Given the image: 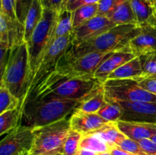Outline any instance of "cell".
<instances>
[{"instance_id": "30bf717a", "label": "cell", "mask_w": 156, "mask_h": 155, "mask_svg": "<svg viewBox=\"0 0 156 155\" xmlns=\"http://www.w3.org/2000/svg\"><path fill=\"white\" fill-rule=\"evenodd\" d=\"M34 141V129L19 125L2 139L0 155H30Z\"/></svg>"}, {"instance_id": "f35d334b", "label": "cell", "mask_w": 156, "mask_h": 155, "mask_svg": "<svg viewBox=\"0 0 156 155\" xmlns=\"http://www.w3.org/2000/svg\"><path fill=\"white\" fill-rule=\"evenodd\" d=\"M142 147L150 155H156V143L151 139H144L137 141Z\"/></svg>"}, {"instance_id": "f546056e", "label": "cell", "mask_w": 156, "mask_h": 155, "mask_svg": "<svg viewBox=\"0 0 156 155\" xmlns=\"http://www.w3.org/2000/svg\"><path fill=\"white\" fill-rule=\"evenodd\" d=\"M82 134L76 132L74 130H70L69 133L67 135L65 140L63 146L64 155H76L79 150L81 140L82 138Z\"/></svg>"}, {"instance_id": "2e32d148", "label": "cell", "mask_w": 156, "mask_h": 155, "mask_svg": "<svg viewBox=\"0 0 156 155\" xmlns=\"http://www.w3.org/2000/svg\"><path fill=\"white\" fill-rule=\"evenodd\" d=\"M108 122L98 113H87L76 110L70 116L72 130L82 135L89 134Z\"/></svg>"}, {"instance_id": "5b68a950", "label": "cell", "mask_w": 156, "mask_h": 155, "mask_svg": "<svg viewBox=\"0 0 156 155\" xmlns=\"http://www.w3.org/2000/svg\"><path fill=\"white\" fill-rule=\"evenodd\" d=\"M58 14L54 11L44 9L42 18L27 43L30 62L29 85L41 59L53 43V36Z\"/></svg>"}, {"instance_id": "484cf974", "label": "cell", "mask_w": 156, "mask_h": 155, "mask_svg": "<svg viewBox=\"0 0 156 155\" xmlns=\"http://www.w3.org/2000/svg\"><path fill=\"white\" fill-rule=\"evenodd\" d=\"M79 149H85L99 153L110 151L111 147L98 135L94 134H86L82 135Z\"/></svg>"}, {"instance_id": "1f68e13d", "label": "cell", "mask_w": 156, "mask_h": 155, "mask_svg": "<svg viewBox=\"0 0 156 155\" xmlns=\"http://www.w3.org/2000/svg\"><path fill=\"white\" fill-rule=\"evenodd\" d=\"M119 147L135 155H150L140 146L137 141L126 138L119 144Z\"/></svg>"}, {"instance_id": "681fc988", "label": "cell", "mask_w": 156, "mask_h": 155, "mask_svg": "<svg viewBox=\"0 0 156 155\" xmlns=\"http://www.w3.org/2000/svg\"><path fill=\"white\" fill-rule=\"evenodd\" d=\"M155 125H156V122H155Z\"/></svg>"}, {"instance_id": "d6a6232c", "label": "cell", "mask_w": 156, "mask_h": 155, "mask_svg": "<svg viewBox=\"0 0 156 155\" xmlns=\"http://www.w3.org/2000/svg\"><path fill=\"white\" fill-rule=\"evenodd\" d=\"M125 0H101L98 2V15L107 17L118 5Z\"/></svg>"}, {"instance_id": "f6af8a7d", "label": "cell", "mask_w": 156, "mask_h": 155, "mask_svg": "<svg viewBox=\"0 0 156 155\" xmlns=\"http://www.w3.org/2000/svg\"><path fill=\"white\" fill-rule=\"evenodd\" d=\"M151 140H152V141H153L155 143H156V135H154V136L151 138Z\"/></svg>"}, {"instance_id": "bcb514c9", "label": "cell", "mask_w": 156, "mask_h": 155, "mask_svg": "<svg viewBox=\"0 0 156 155\" xmlns=\"http://www.w3.org/2000/svg\"><path fill=\"white\" fill-rule=\"evenodd\" d=\"M46 155H64L63 153H56V154H46Z\"/></svg>"}, {"instance_id": "e575fe53", "label": "cell", "mask_w": 156, "mask_h": 155, "mask_svg": "<svg viewBox=\"0 0 156 155\" xmlns=\"http://www.w3.org/2000/svg\"><path fill=\"white\" fill-rule=\"evenodd\" d=\"M0 45L10 48V33L5 18L0 13Z\"/></svg>"}, {"instance_id": "603a6c76", "label": "cell", "mask_w": 156, "mask_h": 155, "mask_svg": "<svg viewBox=\"0 0 156 155\" xmlns=\"http://www.w3.org/2000/svg\"><path fill=\"white\" fill-rule=\"evenodd\" d=\"M22 106L0 113V133L1 135L9 133L21 123Z\"/></svg>"}, {"instance_id": "f1b7e54d", "label": "cell", "mask_w": 156, "mask_h": 155, "mask_svg": "<svg viewBox=\"0 0 156 155\" xmlns=\"http://www.w3.org/2000/svg\"><path fill=\"white\" fill-rule=\"evenodd\" d=\"M22 106L20 99L12 94V93L1 83L0 85V113L5 111L14 109L18 106Z\"/></svg>"}, {"instance_id": "52a82bcc", "label": "cell", "mask_w": 156, "mask_h": 155, "mask_svg": "<svg viewBox=\"0 0 156 155\" xmlns=\"http://www.w3.org/2000/svg\"><path fill=\"white\" fill-rule=\"evenodd\" d=\"M103 88L107 101L156 103V95L143 89L133 79H108Z\"/></svg>"}, {"instance_id": "ba28073f", "label": "cell", "mask_w": 156, "mask_h": 155, "mask_svg": "<svg viewBox=\"0 0 156 155\" xmlns=\"http://www.w3.org/2000/svg\"><path fill=\"white\" fill-rule=\"evenodd\" d=\"M73 41V33L68 35L59 37L56 39L50 48L47 50L45 54L41 59L33 78L31 79L30 85H29L28 91H27L26 97H28L38 85L49 75L51 72L55 71L57 67L59 61L63 56L64 53L67 50ZM24 98V100H25ZM24 103V102H23Z\"/></svg>"}, {"instance_id": "7c38bea8", "label": "cell", "mask_w": 156, "mask_h": 155, "mask_svg": "<svg viewBox=\"0 0 156 155\" xmlns=\"http://www.w3.org/2000/svg\"><path fill=\"white\" fill-rule=\"evenodd\" d=\"M123 108L124 113L121 120L129 122L155 123L156 122L155 102H118Z\"/></svg>"}, {"instance_id": "e0dca14e", "label": "cell", "mask_w": 156, "mask_h": 155, "mask_svg": "<svg viewBox=\"0 0 156 155\" xmlns=\"http://www.w3.org/2000/svg\"><path fill=\"white\" fill-rule=\"evenodd\" d=\"M130 3L138 25L153 24L156 25V8L154 0H128Z\"/></svg>"}, {"instance_id": "d6986e66", "label": "cell", "mask_w": 156, "mask_h": 155, "mask_svg": "<svg viewBox=\"0 0 156 155\" xmlns=\"http://www.w3.org/2000/svg\"><path fill=\"white\" fill-rule=\"evenodd\" d=\"M107 17L116 26L127 25V24L138 25L135 14L128 0H125L118 5Z\"/></svg>"}, {"instance_id": "7bdbcfd3", "label": "cell", "mask_w": 156, "mask_h": 155, "mask_svg": "<svg viewBox=\"0 0 156 155\" xmlns=\"http://www.w3.org/2000/svg\"><path fill=\"white\" fill-rule=\"evenodd\" d=\"M76 0H64L63 1V4H62V9H66V8L67 7V6L69 5H70L71 3L74 2H76Z\"/></svg>"}, {"instance_id": "d590c367", "label": "cell", "mask_w": 156, "mask_h": 155, "mask_svg": "<svg viewBox=\"0 0 156 155\" xmlns=\"http://www.w3.org/2000/svg\"><path fill=\"white\" fill-rule=\"evenodd\" d=\"M136 81L143 89L156 95V75L141 77Z\"/></svg>"}, {"instance_id": "ac0fdd59", "label": "cell", "mask_w": 156, "mask_h": 155, "mask_svg": "<svg viewBox=\"0 0 156 155\" xmlns=\"http://www.w3.org/2000/svg\"><path fill=\"white\" fill-rule=\"evenodd\" d=\"M106 103L105 91L103 84H101L81 101L76 110L87 113H97Z\"/></svg>"}, {"instance_id": "c3c4849f", "label": "cell", "mask_w": 156, "mask_h": 155, "mask_svg": "<svg viewBox=\"0 0 156 155\" xmlns=\"http://www.w3.org/2000/svg\"><path fill=\"white\" fill-rule=\"evenodd\" d=\"M155 19H156V12H155Z\"/></svg>"}, {"instance_id": "cb8c5ba5", "label": "cell", "mask_w": 156, "mask_h": 155, "mask_svg": "<svg viewBox=\"0 0 156 155\" xmlns=\"http://www.w3.org/2000/svg\"><path fill=\"white\" fill-rule=\"evenodd\" d=\"M73 32V12L66 9H62L58 14L57 21L53 36V42L58 38L69 34Z\"/></svg>"}, {"instance_id": "8992f818", "label": "cell", "mask_w": 156, "mask_h": 155, "mask_svg": "<svg viewBox=\"0 0 156 155\" xmlns=\"http://www.w3.org/2000/svg\"><path fill=\"white\" fill-rule=\"evenodd\" d=\"M70 116L33 129L34 141L30 155L63 153L64 142L71 130Z\"/></svg>"}, {"instance_id": "7402d4cb", "label": "cell", "mask_w": 156, "mask_h": 155, "mask_svg": "<svg viewBox=\"0 0 156 155\" xmlns=\"http://www.w3.org/2000/svg\"><path fill=\"white\" fill-rule=\"evenodd\" d=\"M43 12H44V8L41 4V0H32L31 5L27 14L24 24V40L26 43L28 42L35 27L41 21Z\"/></svg>"}, {"instance_id": "4dcf8cb0", "label": "cell", "mask_w": 156, "mask_h": 155, "mask_svg": "<svg viewBox=\"0 0 156 155\" xmlns=\"http://www.w3.org/2000/svg\"><path fill=\"white\" fill-rule=\"evenodd\" d=\"M143 68V76L156 75V52L139 56Z\"/></svg>"}, {"instance_id": "44dd1931", "label": "cell", "mask_w": 156, "mask_h": 155, "mask_svg": "<svg viewBox=\"0 0 156 155\" xmlns=\"http://www.w3.org/2000/svg\"><path fill=\"white\" fill-rule=\"evenodd\" d=\"M89 134L98 135L99 138L105 141L111 148L118 146L119 144L126 138L118 129L117 122H108L97 130Z\"/></svg>"}, {"instance_id": "836d02e7", "label": "cell", "mask_w": 156, "mask_h": 155, "mask_svg": "<svg viewBox=\"0 0 156 155\" xmlns=\"http://www.w3.org/2000/svg\"><path fill=\"white\" fill-rule=\"evenodd\" d=\"M17 16L21 24L24 26L26 16L31 5L32 0H15Z\"/></svg>"}, {"instance_id": "8fae6325", "label": "cell", "mask_w": 156, "mask_h": 155, "mask_svg": "<svg viewBox=\"0 0 156 155\" xmlns=\"http://www.w3.org/2000/svg\"><path fill=\"white\" fill-rule=\"evenodd\" d=\"M115 26L108 17L97 15L73 30V43L88 40L102 34Z\"/></svg>"}, {"instance_id": "4fadbf2b", "label": "cell", "mask_w": 156, "mask_h": 155, "mask_svg": "<svg viewBox=\"0 0 156 155\" xmlns=\"http://www.w3.org/2000/svg\"><path fill=\"white\" fill-rule=\"evenodd\" d=\"M140 26V31L129 43V50L136 56L156 52V25L145 24Z\"/></svg>"}, {"instance_id": "74e56055", "label": "cell", "mask_w": 156, "mask_h": 155, "mask_svg": "<svg viewBox=\"0 0 156 155\" xmlns=\"http://www.w3.org/2000/svg\"><path fill=\"white\" fill-rule=\"evenodd\" d=\"M64 0H41L44 9L54 11L59 13L62 8Z\"/></svg>"}, {"instance_id": "b9f144b4", "label": "cell", "mask_w": 156, "mask_h": 155, "mask_svg": "<svg viewBox=\"0 0 156 155\" xmlns=\"http://www.w3.org/2000/svg\"><path fill=\"white\" fill-rule=\"evenodd\" d=\"M76 155H98V153L85 149H79Z\"/></svg>"}, {"instance_id": "4316f807", "label": "cell", "mask_w": 156, "mask_h": 155, "mask_svg": "<svg viewBox=\"0 0 156 155\" xmlns=\"http://www.w3.org/2000/svg\"><path fill=\"white\" fill-rule=\"evenodd\" d=\"M0 13L4 15L9 24L13 25L24 36V26L21 24L17 16L15 0H1Z\"/></svg>"}, {"instance_id": "ee69618b", "label": "cell", "mask_w": 156, "mask_h": 155, "mask_svg": "<svg viewBox=\"0 0 156 155\" xmlns=\"http://www.w3.org/2000/svg\"><path fill=\"white\" fill-rule=\"evenodd\" d=\"M98 155H112L111 153V152L108 151V152H104V153H99Z\"/></svg>"}, {"instance_id": "60d3db41", "label": "cell", "mask_w": 156, "mask_h": 155, "mask_svg": "<svg viewBox=\"0 0 156 155\" xmlns=\"http://www.w3.org/2000/svg\"><path fill=\"white\" fill-rule=\"evenodd\" d=\"M110 152H111V153L112 155H135L133 153H129V152L123 150L120 147H119L118 146H116V147L111 148Z\"/></svg>"}, {"instance_id": "83f0119b", "label": "cell", "mask_w": 156, "mask_h": 155, "mask_svg": "<svg viewBox=\"0 0 156 155\" xmlns=\"http://www.w3.org/2000/svg\"><path fill=\"white\" fill-rule=\"evenodd\" d=\"M97 113L106 121L117 122L121 120L124 110L118 102L107 101L106 104Z\"/></svg>"}, {"instance_id": "ab89813d", "label": "cell", "mask_w": 156, "mask_h": 155, "mask_svg": "<svg viewBox=\"0 0 156 155\" xmlns=\"http://www.w3.org/2000/svg\"><path fill=\"white\" fill-rule=\"evenodd\" d=\"M101 0H76L74 2L71 3L70 5H69L66 9H68V10L73 12L75 9H78L79 7L82 5H89V4H94V3H98Z\"/></svg>"}, {"instance_id": "7a4b0ae2", "label": "cell", "mask_w": 156, "mask_h": 155, "mask_svg": "<svg viewBox=\"0 0 156 155\" xmlns=\"http://www.w3.org/2000/svg\"><path fill=\"white\" fill-rule=\"evenodd\" d=\"M140 31V26L137 24L118 25L88 40L72 43L59 61L57 67L90 53H111L129 50V42Z\"/></svg>"}, {"instance_id": "9c48e42d", "label": "cell", "mask_w": 156, "mask_h": 155, "mask_svg": "<svg viewBox=\"0 0 156 155\" xmlns=\"http://www.w3.org/2000/svg\"><path fill=\"white\" fill-rule=\"evenodd\" d=\"M114 53H88L72 62L59 65L55 71L70 77H94V72L101 64Z\"/></svg>"}, {"instance_id": "5bb4252c", "label": "cell", "mask_w": 156, "mask_h": 155, "mask_svg": "<svg viewBox=\"0 0 156 155\" xmlns=\"http://www.w3.org/2000/svg\"><path fill=\"white\" fill-rule=\"evenodd\" d=\"M136 56L133 54L129 50H119L114 52L108 59H105L100 65L96 71L94 77L99 81L101 84H104L112 72L117 68L123 65L126 62L132 60Z\"/></svg>"}, {"instance_id": "7dc6e473", "label": "cell", "mask_w": 156, "mask_h": 155, "mask_svg": "<svg viewBox=\"0 0 156 155\" xmlns=\"http://www.w3.org/2000/svg\"><path fill=\"white\" fill-rule=\"evenodd\" d=\"M154 2H155V8H156V0H154Z\"/></svg>"}, {"instance_id": "ffe728a7", "label": "cell", "mask_w": 156, "mask_h": 155, "mask_svg": "<svg viewBox=\"0 0 156 155\" xmlns=\"http://www.w3.org/2000/svg\"><path fill=\"white\" fill-rule=\"evenodd\" d=\"M143 68L139 56L126 62L111 73L108 79H133L137 80L143 76Z\"/></svg>"}, {"instance_id": "3957f363", "label": "cell", "mask_w": 156, "mask_h": 155, "mask_svg": "<svg viewBox=\"0 0 156 155\" xmlns=\"http://www.w3.org/2000/svg\"><path fill=\"white\" fill-rule=\"evenodd\" d=\"M80 103L62 99H31L23 105L20 125L36 129L51 124L72 115Z\"/></svg>"}, {"instance_id": "d4e9b609", "label": "cell", "mask_w": 156, "mask_h": 155, "mask_svg": "<svg viewBox=\"0 0 156 155\" xmlns=\"http://www.w3.org/2000/svg\"><path fill=\"white\" fill-rule=\"evenodd\" d=\"M98 12V3L85 5L75 9L73 12V30L97 16Z\"/></svg>"}, {"instance_id": "9a60e30c", "label": "cell", "mask_w": 156, "mask_h": 155, "mask_svg": "<svg viewBox=\"0 0 156 155\" xmlns=\"http://www.w3.org/2000/svg\"><path fill=\"white\" fill-rule=\"evenodd\" d=\"M117 125L120 132L126 137L135 141L151 139L156 135V125L151 122L120 121Z\"/></svg>"}, {"instance_id": "8d00e7d4", "label": "cell", "mask_w": 156, "mask_h": 155, "mask_svg": "<svg viewBox=\"0 0 156 155\" xmlns=\"http://www.w3.org/2000/svg\"><path fill=\"white\" fill-rule=\"evenodd\" d=\"M10 52L11 48L0 45V74H1V76L2 75L5 69L9 56H10Z\"/></svg>"}, {"instance_id": "6da1fadb", "label": "cell", "mask_w": 156, "mask_h": 155, "mask_svg": "<svg viewBox=\"0 0 156 155\" xmlns=\"http://www.w3.org/2000/svg\"><path fill=\"white\" fill-rule=\"evenodd\" d=\"M103 84L94 77H70L53 71L24 100L62 99L82 101Z\"/></svg>"}, {"instance_id": "277c9868", "label": "cell", "mask_w": 156, "mask_h": 155, "mask_svg": "<svg viewBox=\"0 0 156 155\" xmlns=\"http://www.w3.org/2000/svg\"><path fill=\"white\" fill-rule=\"evenodd\" d=\"M30 77V62L27 43L24 40L11 48L10 56L1 83L21 100L23 104L28 91Z\"/></svg>"}]
</instances>
